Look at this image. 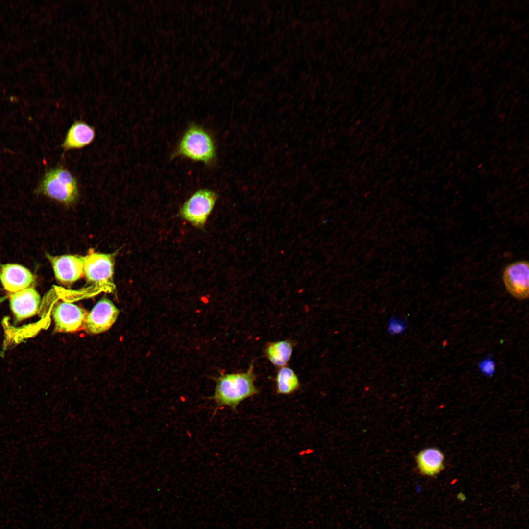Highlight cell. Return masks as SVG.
I'll return each mask as SVG.
<instances>
[{"mask_svg": "<svg viewBox=\"0 0 529 529\" xmlns=\"http://www.w3.org/2000/svg\"><path fill=\"white\" fill-rule=\"evenodd\" d=\"M254 370L252 362L245 372L221 373L215 379L214 393L210 397L216 404L214 414L226 406L235 410L241 402L259 393L254 384L256 376Z\"/></svg>", "mask_w": 529, "mask_h": 529, "instance_id": "obj_1", "label": "cell"}, {"mask_svg": "<svg viewBox=\"0 0 529 529\" xmlns=\"http://www.w3.org/2000/svg\"><path fill=\"white\" fill-rule=\"evenodd\" d=\"M173 157L211 164L216 157V148L211 135L197 125L190 126L182 135Z\"/></svg>", "mask_w": 529, "mask_h": 529, "instance_id": "obj_2", "label": "cell"}, {"mask_svg": "<svg viewBox=\"0 0 529 529\" xmlns=\"http://www.w3.org/2000/svg\"><path fill=\"white\" fill-rule=\"evenodd\" d=\"M38 190L47 197L67 205L74 203L79 195L76 178L63 167L52 168L46 172Z\"/></svg>", "mask_w": 529, "mask_h": 529, "instance_id": "obj_3", "label": "cell"}, {"mask_svg": "<svg viewBox=\"0 0 529 529\" xmlns=\"http://www.w3.org/2000/svg\"><path fill=\"white\" fill-rule=\"evenodd\" d=\"M217 199L216 193L209 189L195 192L182 205L181 216L192 225L202 227L213 210Z\"/></svg>", "mask_w": 529, "mask_h": 529, "instance_id": "obj_4", "label": "cell"}, {"mask_svg": "<svg viewBox=\"0 0 529 529\" xmlns=\"http://www.w3.org/2000/svg\"><path fill=\"white\" fill-rule=\"evenodd\" d=\"M83 260L84 275L88 282L111 285L114 264L112 255L92 252L83 256Z\"/></svg>", "mask_w": 529, "mask_h": 529, "instance_id": "obj_5", "label": "cell"}, {"mask_svg": "<svg viewBox=\"0 0 529 529\" xmlns=\"http://www.w3.org/2000/svg\"><path fill=\"white\" fill-rule=\"evenodd\" d=\"M529 262L518 260L508 264L503 269L502 280L508 292L519 300L528 298L529 293Z\"/></svg>", "mask_w": 529, "mask_h": 529, "instance_id": "obj_6", "label": "cell"}, {"mask_svg": "<svg viewBox=\"0 0 529 529\" xmlns=\"http://www.w3.org/2000/svg\"><path fill=\"white\" fill-rule=\"evenodd\" d=\"M88 313L87 311L75 304L59 302L52 311L55 329L64 333H73L84 329Z\"/></svg>", "mask_w": 529, "mask_h": 529, "instance_id": "obj_7", "label": "cell"}, {"mask_svg": "<svg viewBox=\"0 0 529 529\" xmlns=\"http://www.w3.org/2000/svg\"><path fill=\"white\" fill-rule=\"evenodd\" d=\"M119 314V310L111 300L101 299L88 313L84 329L92 334L104 332L114 324Z\"/></svg>", "mask_w": 529, "mask_h": 529, "instance_id": "obj_8", "label": "cell"}, {"mask_svg": "<svg viewBox=\"0 0 529 529\" xmlns=\"http://www.w3.org/2000/svg\"><path fill=\"white\" fill-rule=\"evenodd\" d=\"M56 279L63 284L77 281L84 275L83 256L47 255Z\"/></svg>", "mask_w": 529, "mask_h": 529, "instance_id": "obj_9", "label": "cell"}, {"mask_svg": "<svg viewBox=\"0 0 529 529\" xmlns=\"http://www.w3.org/2000/svg\"><path fill=\"white\" fill-rule=\"evenodd\" d=\"M35 278L28 269L20 264H6L0 268V282L5 290L11 294L30 287Z\"/></svg>", "mask_w": 529, "mask_h": 529, "instance_id": "obj_10", "label": "cell"}, {"mask_svg": "<svg viewBox=\"0 0 529 529\" xmlns=\"http://www.w3.org/2000/svg\"><path fill=\"white\" fill-rule=\"evenodd\" d=\"M9 301L12 312L17 320L20 321L36 314L40 297L36 290L30 287L12 293Z\"/></svg>", "mask_w": 529, "mask_h": 529, "instance_id": "obj_11", "label": "cell"}, {"mask_svg": "<svg viewBox=\"0 0 529 529\" xmlns=\"http://www.w3.org/2000/svg\"><path fill=\"white\" fill-rule=\"evenodd\" d=\"M94 128L83 121L77 120L68 129L61 147L65 151L83 148L94 140Z\"/></svg>", "mask_w": 529, "mask_h": 529, "instance_id": "obj_12", "label": "cell"}, {"mask_svg": "<svg viewBox=\"0 0 529 529\" xmlns=\"http://www.w3.org/2000/svg\"><path fill=\"white\" fill-rule=\"evenodd\" d=\"M444 456L441 451L430 448L420 451L416 457L418 468L423 475L433 476L444 468Z\"/></svg>", "mask_w": 529, "mask_h": 529, "instance_id": "obj_13", "label": "cell"}, {"mask_svg": "<svg viewBox=\"0 0 529 529\" xmlns=\"http://www.w3.org/2000/svg\"><path fill=\"white\" fill-rule=\"evenodd\" d=\"M293 343L290 340H282L268 343L264 353L268 360L275 366H286L293 350Z\"/></svg>", "mask_w": 529, "mask_h": 529, "instance_id": "obj_14", "label": "cell"}, {"mask_svg": "<svg viewBox=\"0 0 529 529\" xmlns=\"http://www.w3.org/2000/svg\"><path fill=\"white\" fill-rule=\"evenodd\" d=\"M275 382L276 393L281 395L290 394L298 390L300 385L296 373L287 366L279 368Z\"/></svg>", "mask_w": 529, "mask_h": 529, "instance_id": "obj_15", "label": "cell"}, {"mask_svg": "<svg viewBox=\"0 0 529 529\" xmlns=\"http://www.w3.org/2000/svg\"><path fill=\"white\" fill-rule=\"evenodd\" d=\"M408 329L407 320L402 317L392 316L386 325L387 333L391 336H396L403 334Z\"/></svg>", "mask_w": 529, "mask_h": 529, "instance_id": "obj_16", "label": "cell"}]
</instances>
